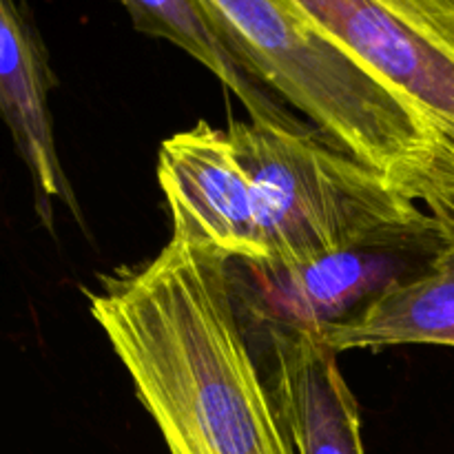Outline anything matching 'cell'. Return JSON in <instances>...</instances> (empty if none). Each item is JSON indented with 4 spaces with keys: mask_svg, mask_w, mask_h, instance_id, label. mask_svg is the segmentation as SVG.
<instances>
[{
    "mask_svg": "<svg viewBox=\"0 0 454 454\" xmlns=\"http://www.w3.org/2000/svg\"><path fill=\"white\" fill-rule=\"evenodd\" d=\"M89 310L171 454H297L247 344L231 260L173 233L89 291Z\"/></svg>",
    "mask_w": 454,
    "mask_h": 454,
    "instance_id": "1",
    "label": "cell"
},
{
    "mask_svg": "<svg viewBox=\"0 0 454 454\" xmlns=\"http://www.w3.org/2000/svg\"><path fill=\"white\" fill-rule=\"evenodd\" d=\"M158 182L173 233L186 235L231 262H266L255 186L229 131L200 120L162 142Z\"/></svg>",
    "mask_w": 454,
    "mask_h": 454,
    "instance_id": "6",
    "label": "cell"
},
{
    "mask_svg": "<svg viewBox=\"0 0 454 454\" xmlns=\"http://www.w3.org/2000/svg\"><path fill=\"white\" fill-rule=\"evenodd\" d=\"M319 335L337 355L403 344L454 346V247H443L421 273Z\"/></svg>",
    "mask_w": 454,
    "mask_h": 454,
    "instance_id": "9",
    "label": "cell"
},
{
    "mask_svg": "<svg viewBox=\"0 0 454 454\" xmlns=\"http://www.w3.org/2000/svg\"><path fill=\"white\" fill-rule=\"evenodd\" d=\"M430 215L437 222L439 235H442L446 247H454V200H446V202H437L428 207Z\"/></svg>",
    "mask_w": 454,
    "mask_h": 454,
    "instance_id": "11",
    "label": "cell"
},
{
    "mask_svg": "<svg viewBox=\"0 0 454 454\" xmlns=\"http://www.w3.org/2000/svg\"><path fill=\"white\" fill-rule=\"evenodd\" d=\"M51 84L47 51L27 7L20 0H0V106L18 153L29 168L44 226L53 224L49 207L53 200L78 215V202L60 167L53 137Z\"/></svg>",
    "mask_w": 454,
    "mask_h": 454,
    "instance_id": "8",
    "label": "cell"
},
{
    "mask_svg": "<svg viewBox=\"0 0 454 454\" xmlns=\"http://www.w3.org/2000/svg\"><path fill=\"white\" fill-rule=\"evenodd\" d=\"M446 247L437 222L306 264L278 269L239 262L247 306L270 328L322 331L371 304L395 284L421 273Z\"/></svg>",
    "mask_w": 454,
    "mask_h": 454,
    "instance_id": "5",
    "label": "cell"
},
{
    "mask_svg": "<svg viewBox=\"0 0 454 454\" xmlns=\"http://www.w3.org/2000/svg\"><path fill=\"white\" fill-rule=\"evenodd\" d=\"M402 93L434 137L442 200H454V0H297Z\"/></svg>",
    "mask_w": 454,
    "mask_h": 454,
    "instance_id": "4",
    "label": "cell"
},
{
    "mask_svg": "<svg viewBox=\"0 0 454 454\" xmlns=\"http://www.w3.org/2000/svg\"><path fill=\"white\" fill-rule=\"evenodd\" d=\"M273 397L297 454H364L357 399L319 331L270 328Z\"/></svg>",
    "mask_w": 454,
    "mask_h": 454,
    "instance_id": "7",
    "label": "cell"
},
{
    "mask_svg": "<svg viewBox=\"0 0 454 454\" xmlns=\"http://www.w3.org/2000/svg\"><path fill=\"white\" fill-rule=\"evenodd\" d=\"M244 69L282 93L333 145L406 198L442 200L434 137L399 91L333 40L297 0H202Z\"/></svg>",
    "mask_w": 454,
    "mask_h": 454,
    "instance_id": "2",
    "label": "cell"
},
{
    "mask_svg": "<svg viewBox=\"0 0 454 454\" xmlns=\"http://www.w3.org/2000/svg\"><path fill=\"white\" fill-rule=\"evenodd\" d=\"M226 131L255 186L260 264L291 269L433 224L375 168L295 120H248Z\"/></svg>",
    "mask_w": 454,
    "mask_h": 454,
    "instance_id": "3",
    "label": "cell"
},
{
    "mask_svg": "<svg viewBox=\"0 0 454 454\" xmlns=\"http://www.w3.org/2000/svg\"><path fill=\"white\" fill-rule=\"evenodd\" d=\"M142 34L164 38L207 67L242 100L251 120H293L264 96L208 18L202 0H120Z\"/></svg>",
    "mask_w": 454,
    "mask_h": 454,
    "instance_id": "10",
    "label": "cell"
}]
</instances>
